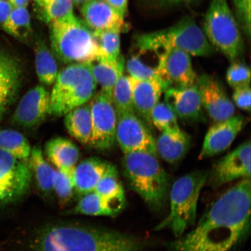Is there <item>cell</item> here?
<instances>
[{"mask_svg":"<svg viewBox=\"0 0 251 251\" xmlns=\"http://www.w3.org/2000/svg\"><path fill=\"white\" fill-rule=\"evenodd\" d=\"M251 179L244 178L219 198L196 228L168 245L165 251H233L251 228Z\"/></svg>","mask_w":251,"mask_h":251,"instance_id":"obj_1","label":"cell"},{"mask_svg":"<svg viewBox=\"0 0 251 251\" xmlns=\"http://www.w3.org/2000/svg\"><path fill=\"white\" fill-rule=\"evenodd\" d=\"M130 235L77 224L47 226L34 235L31 251H144Z\"/></svg>","mask_w":251,"mask_h":251,"instance_id":"obj_2","label":"cell"},{"mask_svg":"<svg viewBox=\"0 0 251 251\" xmlns=\"http://www.w3.org/2000/svg\"><path fill=\"white\" fill-rule=\"evenodd\" d=\"M124 154L122 166L130 187L150 208L161 209L167 200L170 186L168 175L157 155L146 152Z\"/></svg>","mask_w":251,"mask_h":251,"instance_id":"obj_3","label":"cell"},{"mask_svg":"<svg viewBox=\"0 0 251 251\" xmlns=\"http://www.w3.org/2000/svg\"><path fill=\"white\" fill-rule=\"evenodd\" d=\"M49 26L51 50L59 61L70 65L102 58L93 31L74 15Z\"/></svg>","mask_w":251,"mask_h":251,"instance_id":"obj_4","label":"cell"},{"mask_svg":"<svg viewBox=\"0 0 251 251\" xmlns=\"http://www.w3.org/2000/svg\"><path fill=\"white\" fill-rule=\"evenodd\" d=\"M134 43L143 52L175 49L191 55L208 56L215 51L202 30L193 19L188 17L166 29L139 34L135 37Z\"/></svg>","mask_w":251,"mask_h":251,"instance_id":"obj_5","label":"cell"},{"mask_svg":"<svg viewBox=\"0 0 251 251\" xmlns=\"http://www.w3.org/2000/svg\"><path fill=\"white\" fill-rule=\"evenodd\" d=\"M208 175L205 171L191 172L174 182L169 193L170 212L155 230L168 229L177 238L195 224L198 202Z\"/></svg>","mask_w":251,"mask_h":251,"instance_id":"obj_6","label":"cell"},{"mask_svg":"<svg viewBox=\"0 0 251 251\" xmlns=\"http://www.w3.org/2000/svg\"><path fill=\"white\" fill-rule=\"evenodd\" d=\"M92 63L70 64L58 72L50 94V115L60 117L89 102L96 92Z\"/></svg>","mask_w":251,"mask_h":251,"instance_id":"obj_7","label":"cell"},{"mask_svg":"<svg viewBox=\"0 0 251 251\" xmlns=\"http://www.w3.org/2000/svg\"><path fill=\"white\" fill-rule=\"evenodd\" d=\"M202 31L209 43L229 61H237L243 56L245 47L242 32L227 0H211Z\"/></svg>","mask_w":251,"mask_h":251,"instance_id":"obj_8","label":"cell"},{"mask_svg":"<svg viewBox=\"0 0 251 251\" xmlns=\"http://www.w3.org/2000/svg\"><path fill=\"white\" fill-rule=\"evenodd\" d=\"M32 177L27 161L0 149V207L22 199L29 190Z\"/></svg>","mask_w":251,"mask_h":251,"instance_id":"obj_9","label":"cell"},{"mask_svg":"<svg viewBox=\"0 0 251 251\" xmlns=\"http://www.w3.org/2000/svg\"><path fill=\"white\" fill-rule=\"evenodd\" d=\"M92 133L90 147L105 150L112 148L116 142L117 114L111 97L100 90L89 101Z\"/></svg>","mask_w":251,"mask_h":251,"instance_id":"obj_10","label":"cell"},{"mask_svg":"<svg viewBox=\"0 0 251 251\" xmlns=\"http://www.w3.org/2000/svg\"><path fill=\"white\" fill-rule=\"evenodd\" d=\"M157 66L159 80L164 91L169 88H184L196 85L198 77L191 55L183 50H163Z\"/></svg>","mask_w":251,"mask_h":251,"instance_id":"obj_11","label":"cell"},{"mask_svg":"<svg viewBox=\"0 0 251 251\" xmlns=\"http://www.w3.org/2000/svg\"><path fill=\"white\" fill-rule=\"evenodd\" d=\"M117 117L116 141L124 153L146 152L157 155L155 139L136 113H125Z\"/></svg>","mask_w":251,"mask_h":251,"instance_id":"obj_12","label":"cell"},{"mask_svg":"<svg viewBox=\"0 0 251 251\" xmlns=\"http://www.w3.org/2000/svg\"><path fill=\"white\" fill-rule=\"evenodd\" d=\"M251 155V144L249 140L220 159L208 173L207 181L210 186L219 188L240 178H250Z\"/></svg>","mask_w":251,"mask_h":251,"instance_id":"obj_13","label":"cell"},{"mask_svg":"<svg viewBox=\"0 0 251 251\" xmlns=\"http://www.w3.org/2000/svg\"><path fill=\"white\" fill-rule=\"evenodd\" d=\"M50 93L43 85H37L20 100L12 115V124L24 128L37 127L50 115Z\"/></svg>","mask_w":251,"mask_h":251,"instance_id":"obj_14","label":"cell"},{"mask_svg":"<svg viewBox=\"0 0 251 251\" xmlns=\"http://www.w3.org/2000/svg\"><path fill=\"white\" fill-rule=\"evenodd\" d=\"M199 89L203 108L215 122L230 118L235 114V106L220 81L211 75L198 77Z\"/></svg>","mask_w":251,"mask_h":251,"instance_id":"obj_15","label":"cell"},{"mask_svg":"<svg viewBox=\"0 0 251 251\" xmlns=\"http://www.w3.org/2000/svg\"><path fill=\"white\" fill-rule=\"evenodd\" d=\"M246 124V119L241 115H234L225 121L215 122L206 134L199 158H210L224 152L230 147Z\"/></svg>","mask_w":251,"mask_h":251,"instance_id":"obj_16","label":"cell"},{"mask_svg":"<svg viewBox=\"0 0 251 251\" xmlns=\"http://www.w3.org/2000/svg\"><path fill=\"white\" fill-rule=\"evenodd\" d=\"M164 92V102L177 118L190 122L203 118V108L197 84L184 88H169Z\"/></svg>","mask_w":251,"mask_h":251,"instance_id":"obj_17","label":"cell"},{"mask_svg":"<svg viewBox=\"0 0 251 251\" xmlns=\"http://www.w3.org/2000/svg\"><path fill=\"white\" fill-rule=\"evenodd\" d=\"M81 13L93 31L112 30L121 33L127 29L124 18L103 0H90L82 5Z\"/></svg>","mask_w":251,"mask_h":251,"instance_id":"obj_18","label":"cell"},{"mask_svg":"<svg viewBox=\"0 0 251 251\" xmlns=\"http://www.w3.org/2000/svg\"><path fill=\"white\" fill-rule=\"evenodd\" d=\"M21 78L20 62L14 56L0 51V119L13 102Z\"/></svg>","mask_w":251,"mask_h":251,"instance_id":"obj_19","label":"cell"},{"mask_svg":"<svg viewBox=\"0 0 251 251\" xmlns=\"http://www.w3.org/2000/svg\"><path fill=\"white\" fill-rule=\"evenodd\" d=\"M115 167L111 163L97 157L84 159L73 171L75 192L82 196L93 192L102 177Z\"/></svg>","mask_w":251,"mask_h":251,"instance_id":"obj_20","label":"cell"},{"mask_svg":"<svg viewBox=\"0 0 251 251\" xmlns=\"http://www.w3.org/2000/svg\"><path fill=\"white\" fill-rule=\"evenodd\" d=\"M133 78V100L135 113L147 126H151V115L164 92L158 78L138 80Z\"/></svg>","mask_w":251,"mask_h":251,"instance_id":"obj_21","label":"cell"},{"mask_svg":"<svg viewBox=\"0 0 251 251\" xmlns=\"http://www.w3.org/2000/svg\"><path fill=\"white\" fill-rule=\"evenodd\" d=\"M46 158L57 170L73 172L80 157V151L73 141L58 137L47 141L45 147Z\"/></svg>","mask_w":251,"mask_h":251,"instance_id":"obj_22","label":"cell"},{"mask_svg":"<svg viewBox=\"0 0 251 251\" xmlns=\"http://www.w3.org/2000/svg\"><path fill=\"white\" fill-rule=\"evenodd\" d=\"M155 141L157 153L172 164L183 159L191 145L190 137L181 129L164 131Z\"/></svg>","mask_w":251,"mask_h":251,"instance_id":"obj_23","label":"cell"},{"mask_svg":"<svg viewBox=\"0 0 251 251\" xmlns=\"http://www.w3.org/2000/svg\"><path fill=\"white\" fill-rule=\"evenodd\" d=\"M64 116L65 126L69 134L83 145L90 146L92 125L89 103L71 110Z\"/></svg>","mask_w":251,"mask_h":251,"instance_id":"obj_24","label":"cell"},{"mask_svg":"<svg viewBox=\"0 0 251 251\" xmlns=\"http://www.w3.org/2000/svg\"><path fill=\"white\" fill-rule=\"evenodd\" d=\"M92 65L97 84H99L102 92L111 97L116 84L124 75L125 66L124 56L120 55L115 61L100 59L92 62Z\"/></svg>","mask_w":251,"mask_h":251,"instance_id":"obj_25","label":"cell"},{"mask_svg":"<svg viewBox=\"0 0 251 251\" xmlns=\"http://www.w3.org/2000/svg\"><path fill=\"white\" fill-rule=\"evenodd\" d=\"M27 162L40 191L45 194L54 192L56 170L47 161L39 147L31 149Z\"/></svg>","mask_w":251,"mask_h":251,"instance_id":"obj_26","label":"cell"},{"mask_svg":"<svg viewBox=\"0 0 251 251\" xmlns=\"http://www.w3.org/2000/svg\"><path fill=\"white\" fill-rule=\"evenodd\" d=\"M37 76L42 85L51 86L57 76L56 58L43 39H37L34 46Z\"/></svg>","mask_w":251,"mask_h":251,"instance_id":"obj_27","label":"cell"},{"mask_svg":"<svg viewBox=\"0 0 251 251\" xmlns=\"http://www.w3.org/2000/svg\"><path fill=\"white\" fill-rule=\"evenodd\" d=\"M103 199L117 207L122 211L126 205V197L124 188L119 179L117 168L114 169L104 176L94 190Z\"/></svg>","mask_w":251,"mask_h":251,"instance_id":"obj_28","label":"cell"},{"mask_svg":"<svg viewBox=\"0 0 251 251\" xmlns=\"http://www.w3.org/2000/svg\"><path fill=\"white\" fill-rule=\"evenodd\" d=\"M121 212L117 207L94 191L81 197L74 209V213L76 214L92 216H113Z\"/></svg>","mask_w":251,"mask_h":251,"instance_id":"obj_29","label":"cell"},{"mask_svg":"<svg viewBox=\"0 0 251 251\" xmlns=\"http://www.w3.org/2000/svg\"><path fill=\"white\" fill-rule=\"evenodd\" d=\"M0 149L19 159L27 161L31 151L29 141L23 134L0 128Z\"/></svg>","mask_w":251,"mask_h":251,"instance_id":"obj_30","label":"cell"},{"mask_svg":"<svg viewBox=\"0 0 251 251\" xmlns=\"http://www.w3.org/2000/svg\"><path fill=\"white\" fill-rule=\"evenodd\" d=\"M40 20L47 24L74 15L72 0H34Z\"/></svg>","mask_w":251,"mask_h":251,"instance_id":"obj_31","label":"cell"},{"mask_svg":"<svg viewBox=\"0 0 251 251\" xmlns=\"http://www.w3.org/2000/svg\"><path fill=\"white\" fill-rule=\"evenodd\" d=\"M2 27L6 33L20 40H26L32 34L30 14L25 7L14 8Z\"/></svg>","mask_w":251,"mask_h":251,"instance_id":"obj_32","label":"cell"},{"mask_svg":"<svg viewBox=\"0 0 251 251\" xmlns=\"http://www.w3.org/2000/svg\"><path fill=\"white\" fill-rule=\"evenodd\" d=\"M111 100L117 116L135 112L133 100V78L123 75L113 89Z\"/></svg>","mask_w":251,"mask_h":251,"instance_id":"obj_33","label":"cell"},{"mask_svg":"<svg viewBox=\"0 0 251 251\" xmlns=\"http://www.w3.org/2000/svg\"><path fill=\"white\" fill-rule=\"evenodd\" d=\"M120 32L117 30L93 31L102 58L115 61L120 55Z\"/></svg>","mask_w":251,"mask_h":251,"instance_id":"obj_34","label":"cell"},{"mask_svg":"<svg viewBox=\"0 0 251 251\" xmlns=\"http://www.w3.org/2000/svg\"><path fill=\"white\" fill-rule=\"evenodd\" d=\"M151 122L162 132L180 129L176 115L165 102H159L153 108L151 115Z\"/></svg>","mask_w":251,"mask_h":251,"instance_id":"obj_35","label":"cell"},{"mask_svg":"<svg viewBox=\"0 0 251 251\" xmlns=\"http://www.w3.org/2000/svg\"><path fill=\"white\" fill-rule=\"evenodd\" d=\"M59 205L64 206L70 202L75 192L73 172L55 171L54 188Z\"/></svg>","mask_w":251,"mask_h":251,"instance_id":"obj_36","label":"cell"},{"mask_svg":"<svg viewBox=\"0 0 251 251\" xmlns=\"http://www.w3.org/2000/svg\"><path fill=\"white\" fill-rule=\"evenodd\" d=\"M251 70L249 66L243 62L235 61L232 62L228 68L226 80L232 89L250 86Z\"/></svg>","mask_w":251,"mask_h":251,"instance_id":"obj_37","label":"cell"},{"mask_svg":"<svg viewBox=\"0 0 251 251\" xmlns=\"http://www.w3.org/2000/svg\"><path fill=\"white\" fill-rule=\"evenodd\" d=\"M126 70L130 76L138 80H148L158 78L157 68L147 65L141 60L139 56H131L126 62Z\"/></svg>","mask_w":251,"mask_h":251,"instance_id":"obj_38","label":"cell"},{"mask_svg":"<svg viewBox=\"0 0 251 251\" xmlns=\"http://www.w3.org/2000/svg\"><path fill=\"white\" fill-rule=\"evenodd\" d=\"M233 14L241 31L249 40L251 38V0H231Z\"/></svg>","mask_w":251,"mask_h":251,"instance_id":"obj_39","label":"cell"},{"mask_svg":"<svg viewBox=\"0 0 251 251\" xmlns=\"http://www.w3.org/2000/svg\"><path fill=\"white\" fill-rule=\"evenodd\" d=\"M233 100L238 108L250 112L251 108V86L241 87L234 89Z\"/></svg>","mask_w":251,"mask_h":251,"instance_id":"obj_40","label":"cell"},{"mask_svg":"<svg viewBox=\"0 0 251 251\" xmlns=\"http://www.w3.org/2000/svg\"><path fill=\"white\" fill-rule=\"evenodd\" d=\"M121 16L125 18L127 11L128 0H103Z\"/></svg>","mask_w":251,"mask_h":251,"instance_id":"obj_41","label":"cell"},{"mask_svg":"<svg viewBox=\"0 0 251 251\" xmlns=\"http://www.w3.org/2000/svg\"><path fill=\"white\" fill-rule=\"evenodd\" d=\"M13 8L9 0H0V25L7 20Z\"/></svg>","mask_w":251,"mask_h":251,"instance_id":"obj_42","label":"cell"},{"mask_svg":"<svg viewBox=\"0 0 251 251\" xmlns=\"http://www.w3.org/2000/svg\"><path fill=\"white\" fill-rule=\"evenodd\" d=\"M157 4L162 5H177L182 3L190 2L196 0H153Z\"/></svg>","mask_w":251,"mask_h":251,"instance_id":"obj_43","label":"cell"},{"mask_svg":"<svg viewBox=\"0 0 251 251\" xmlns=\"http://www.w3.org/2000/svg\"><path fill=\"white\" fill-rule=\"evenodd\" d=\"M30 0H9L14 8H26Z\"/></svg>","mask_w":251,"mask_h":251,"instance_id":"obj_44","label":"cell"},{"mask_svg":"<svg viewBox=\"0 0 251 251\" xmlns=\"http://www.w3.org/2000/svg\"><path fill=\"white\" fill-rule=\"evenodd\" d=\"M72 2L74 3V4L79 5H84L86 4V2L90 1V0H72Z\"/></svg>","mask_w":251,"mask_h":251,"instance_id":"obj_45","label":"cell"}]
</instances>
